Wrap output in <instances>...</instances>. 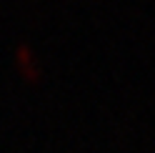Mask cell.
<instances>
[{"instance_id": "6da1fadb", "label": "cell", "mask_w": 155, "mask_h": 153, "mask_svg": "<svg viewBox=\"0 0 155 153\" xmlns=\"http://www.w3.org/2000/svg\"><path fill=\"white\" fill-rule=\"evenodd\" d=\"M18 53H20V60H23V70L30 75V78H35V75L40 73V68H38V60H33V55H30V50H28L25 45L18 48Z\"/></svg>"}]
</instances>
